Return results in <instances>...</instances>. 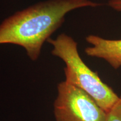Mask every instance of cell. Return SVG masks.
Segmentation results:
<instances>
[{
	"label": "cell",
	"mask_w": 121,
	"mask_h": 121,
	"mask_svg": "<svg viewBox=\"0 0 121 121\" xmlns=\"http://www.w3.org/2000/svg\"><path fill=\"white\" fill-rule=\"evenodd\" d=\"M102 4L90 0H46L16 12L0 24V44L22 47L32 60L39 58L44 43L60 28L69 12Z\"/></svg>",
	"instance_id": "1"
},
{
	"label": "cell",
	"mask_w": 121,
	"mask_h": 121,
	"mask_svg": "<svg viewBox=\"0 0 121 121\" xmlns=\"http://www.w3.org/2000/svg\"><path fill=\"white\" fill-rule=\"evenodd\" d=\"M53 47L52 54L64 62L66 82L81 89L90 95L107 113L118 99L109 86L104 83L96 72L83 61L78 52V43L71 37L62 33L47 40Z\"/></svg>",
	"instance_id": "2"
},
{
	"label": "cell",
	"mask_w": 121,
	"mask_h": 121,
	"mask_svg": "<svg viewBox=\"0 0 121 121\" xmlns=\"http://www.w3.org/2000/svg\"><path fill=\"white\" fill-rule=\"evenodd\" d=\"M57 90L54 103L56 121H106V112L81 89L64 81Z\"/></svg>",
	"instance_id": "3"
},
{
	"label": "cell",
	"mask_w": 121,
	"mask_h": 121,
	"mask_svg": "<svg viewBox=\"0 0 121 121\" xmlns=\"http://www.w3.org/2000/svg\"><path fill=\"white\" fill-rule=\"evenodd\" d=\"M85 39L91 45L85 49L87 56L105 60L114 69L121 67V39L110 40L95 35H89Z\"/></svg>",
	"instance_id": "4"
},
{
	"label": "cell",
	"mask_w": 121,
	"mask_h": 121,
	"mask_svg": "<svg viewBox=\"0 0 121 121\" xmlns=\"http://www.w3.org/2000/svg\"><path fill=\"white\" fill-rule=\"evenodd\" d=\"M106 121H121V96L107 113Z\"/></svg>",
	"instance_id": "5"
},
{
	"label": "cell",
	"mask_w": 121,
	"mask_h": 121,
	"mask_svg": "<svg viewBox=\"0 0 121 121\" xmlns=\"http://www.w3.org/2000/svg\"><path fill=\"white\" fill-rule=\"evenodd\" d=\"M108 5L113 10L121 12V0H109Z\"/></svg>",
	"instance_id": "6"
}]
</instances>
